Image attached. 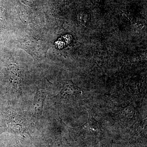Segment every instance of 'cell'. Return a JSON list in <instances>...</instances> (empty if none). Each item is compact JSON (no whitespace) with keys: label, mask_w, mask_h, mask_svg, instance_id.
<instances>
[{"label":"cell","mask_w":147,"mask_h":147,"mask_svg":"<svg viewBox=\"0 0 147 147\" xmlns=\"http://www.w3.org/2000/svg\"><path fill=\"white\" fill-rule=\"evenodd\" d=\"M9 71L11 87H12L14 92L17 94H20L21 86V74L15 65L10 66L9 68Z\"/></svg>","instance_id":"cell-4"},{"label":"cell","mask_w":147,"mask_h":147,"mask_svg":"<svg viewBox=\"0 0 147 147\" xmlns=\"http://www.w3.org/2000/svg\"><path fill=\"white\" fill-rule=\"evenodd\" d=\"M46 94L45 92L39 90L36 91L32 108V114L34 118L37 121L42 116L43 105Z\"/></svg>","instance_id":"cell-3"},{"label":"cell","mask_w":147,"mask_h":147,"mask_svg":"<svg viewBox=\"0 0 147 147\" xmlns=\"http://www.w3.org/2000/svg\"><path fill=\"white\" fill-rule=\"evenodd\" d=\"M8 130L16 134L26 133L30 135L28 126L24 118L14 112H11L7 116Z\"/></svg>","instance_id":"cell-2"},{"label":"cell","mask_w":147,"mask_h":147,"mask_svg":"<svg viewBox=\"0 0 147 147\" xmlns=\"http://www.w3.org/2000/svg\"><path fill=\"white\" fill-rule=\"evenodd\" d=\"M23 48L28 53L37 59L44 58L47 51V46L42 39L30 37L24 40Z\"/></svg>","instance_id":"cell-1"},{"label":"cell","mask_w":147,"mask_h":147,"mask_svg":"<svg viewBox=\"0 0 147 147\" xmlns=\"http://www.w3.org/2000/svg\"><path fill=\"white\" fill-rule=\"evenodd\" d=\"M79 88L74 85L72 82H67L63 87L60 92L58 95L60 98L62 99H67L74 97L80 92Z\"/></svg>","instance_id":"cell-5"},{"label":"cell","mask_w":147,"mask_h":147,"mask_svg":"<svg viewBox=\"0 0 147 147\" xmlns=\"http://www.w3.org/2000/svg\"><path fill=\"white\" fill-rule=\"evenodd\" d=\"M83 129L87 134L94 136L100 132V125L93 117H90L88 122L84 125Z\"/></svg>","instance_id":"cell-6"},{"label":"cell","mask_w":147,"mask_h":147,"mask_svg":"<svg viewBox=\"0 0 147 147\" xmlns=\"http://www.w3.org/2000/svg\"><path fill=\"white\" fill-rule=\"evenodd\" d=\"M49 147H63V143L61 139H56L51 144Z\"/></svg>","instance_id":"cell-7"}]
</instances>
